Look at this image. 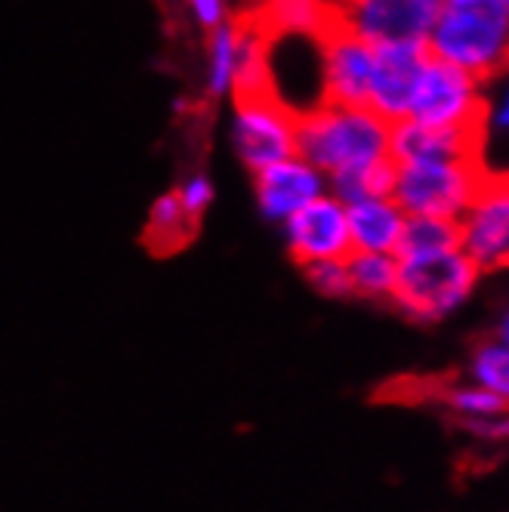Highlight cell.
Returning <instances> with one entry per match:
<instances>
[{
    "instance_id": "cell-7",
    "label": "cell",
    "mask_w": 509,
    "mask_h": 512,
    "mask_svg": "<svg viewBox=\"0 0 509 512\" xmlns=\"http://www.w3.org/2000/svg\"><path fill=\"white\" fill-rule=\"evenodd\" d=\"M460 247L482 272L509 269V170H488L482 189L457 219Z\"/></svg>"
},
{
    "instance_id": "cell-8",
    "label": "cell",
    "mask_w": 509,
    "mask_h": 512,
    "mask_svg": "<svg viewBox=\"0 0 509 512\" xmlns=\"http://www.w3.org/2000/svg\"><path fill=\"white\" fill-rule=\"evenodd\" d=\"M442 0H340L337 19L374 47L426 44Z\"/></svg>"
},
{
    "instance_id": "cell-11",
    "label": "cell",
    "mask_w": 509,
    "mask_h": 512,
    "mask_svg": "<svg viewBox=\"0 0 509 512\" xmlns=\"http://www.w3.org/2000/svg\"><path fill=\"white\" fill-rule=\"evenodd\" d=\"M426 62H429L426 44H383V47H377L371 90H368V108H374V112L389 124L405 121Z\"/></svg>"
},
{
    "instance_id": "cell-28",
    "label": "cell",
    "mask_w": 509,
    "mask_h": 512,
    "mask_svg": "<svg viewBox=\"0 0 509 512\" xmlns=\"http://www.w3.org/2000/svg\"><path fill=\"white\" fill-rule=\"evenodd\" d=\"M491 340H497L500 346H509V303H503V309H500L497 318H494Z\"/></svg>"
},
{
    "instance_id": "cell-27",
    "label": "cell",
    "mask_w": 509,
    "mask_h": 512,
    "mask_svg": "<svg viewBox=\"0 0 509 512\" xmlns=\"http://www.w3.org/2000/svg\"><path fill=\"white\" fill-rule=\"evenodd\" d=\"M466 432L488 445H509V411H500V414L488 417L485 423L469 426Z\"/></svg>"
},
{
    "instance_id": "cell-16",
    "label": "cell",
    "mask_w": 509,
    "mask_h": 512,
    "mask_svg": "<svg viewBox=\"0 0 509 512\" xmlns=\"http://www.w3.org/2000/svg\"><path fill=\"white\" fill-rule=\"evenodd\" d=\"M337 22V0H257L253 25L263 34H303L318 38Z\"/></svg>"
},
{
    "instance_id": "cell-15",
    "label": "cell",
    "mask_w": 509,
    "mask_h": 512,
    "mask_svg": "<svg viewBox=\"0 0 509 512\" xmlns=\"http://www.w3.org/2000/svg\"><path fill=\"white\" fill-rule=\"evenodd\" d=\"M346 216H349L352 250L398 253V244H402V235H405L408 213L395 204L392 195L352 201V204H346Z\"/></svg>"
},
{
    "instance_id": "cell-3",
    "label": "cell",
    "mask_w": 509,
    "mask_h": 512,
    "mask_svg": "<svg viewBox=\"0 0 509 512\" xmlns=\"http://www.w3.org/2000/svg\"><path fill=\"white\" fill-rule=\"evenodd\" d=\"M482 278L485 272L469 260L463 247L398 256V284L389 306L414 324H442L476 297Z\"/></svg>"
},
{
    "instance_id": "cell-20",
    "label": "cell",
    "mask_w": 509,
    "mask_h": 512,
    "mask_svg": "<svg viewBox=\"0 0 509 512\" xmlns=\"http://www.w3.org/2000/svg\"><path fill=\"white\" fill-rule=\"evenodd\" d=\"M442 405L463 429L485 423L488 417H494L500 411H509L488 389H482L479 383H472V380H457V383L445 386L442 389Z\"/></svg>"
},
{
    "instance_id": "cell-18",
    "label": "cell",
    "mask_w": 509,
    "mask_h": 512,
    "mask_svg": "<svg viewBox=\"0 0 509 512\" xmlns=\"http://www.w3.org/2000/svg\"><path fill=\"white\" fill-rule=\"evenodd\" d=\"M198 226L201 223H195V219L183 210L176 192H167L149 210V223H145V244H149V250L158 253V256L179 253L198 235Z\"/></svg>"
},
{
    "instance_id": "cell-17",
    "label": "cell",
    "mask_w": 509,
    "mask_h": 512,
    "mask_svg": "<svg viewBox=\"0 0 509 512\" xmlns=\"http://www.w3.org/2000/svg\"><path fill=\"white\" fill-rule=\"evenodd\" d=\"M349 287L355 300L365 303H392L398 284V256L395 253H368L352 250L346 256Z\"/></svg>"
},
{
    "instance_id": "cell-9",
    "label": "cell",
    "mask_w": 509,
    "mask_h": 512,
    "mask_svg": "<svg viewBox=\"0 0 509 512\" xmlns=\"http://www.w3.org/2000/svg\"><path fill=\"white\" fill-rule=\"evenodd\" d=\"M374 44L358 38L340 19L318 34L321 59V96L324 102L368 105L371 75H374Z\"/></svg>"
},
{
    "instance_id": "cell-5",
    "label": "cell",
    "mask_w": 509,
    "mask_h": 512,
    "mask_svg": "<svg viewBox=\"0 0 509 512\" xmlns=\"http://www.w3.org/2000/svg\"><path fill=\"white\" fill-rule=\"evenodd\" d=\"M485 93H488L485 81L472 78L469 71L451 62L429 56L405 121L482 136Z\"/></svg>"
},
{
    "instance_id": "cell-13",
    "label": "cell",
    "mask_w": 509,
    "mask_h": 512,
    "mask_svg": "<svg viewBox=\"0 0 509 512\" xmlns=\"http://www.w3.org/2000/svg\"><path fill=\"white\" fill-rule=\"evenodd\" d=\"M389 155H392V164L472 158V155H482V136L479 133L423 127L414 121H398V124H392Z\"/></svg>"
},
{
    "instance_id": "cell-23",
    "label": "cell",
    "mask_w": 509,
    "mask_h": 512,
    "mask_svg": "<svg viewBox=\"0 0 509 512\" xmlns=\"http://www.w3.org/2000/svg\"><path fill=\"white\" fill-rule=\"evenodd\" d=\"M500 145H509V71L488 84L482 115V155Z\"/></svg>"
},
{
    "instance_id": "cell-6",
    "label": "cell",
    "mask_w": 509,
    "mask_h": 512,
    "mask_svg": "<svg viewBox=\"0 0 509 512\" xmlns=\"http://www.w3.org/2000/svg\"><path fill=\"white\" fill-rule=\"evenodd\" d=\"M297 121L300 115L272 90L235 93L232 145L238 161L250 173H260L269 164L297 155Z\"/></svg>"
},
{
    "instance_id": "cell-29",
    "label": "cell",
    "mask_w": 509,
    "mask_h": 512,
    "mask_svg": "<svg viewBox=\"0 0 509 512\" xmlns=\"http://www.w3.org/2000/svg\"><path fill=\"white\" fill-rule=\"evenodd\" d=\"M500 4H503V7H506V10H509V0H500Z\"/></svg>"
},
{
    "instance_id": "cell-22",
    "label": "cell",
    "mask_w": 509,
    "mask_h": 512,
    "mask_svg": "<svg viewBox=\"0 0 509 512\" xmlns=\"http://www.w3.org/2000/svg\"><path fill=\"white\" fill-rule=\"evenodd\" d=\"M392 170H395V164L383 161V164H374V167H365V170H352V173L334 176V179H327V192H331L334 198H340L343 204H352V201H361V198L389 195Z\"/></svg>"
},
{
    "instance_id": "cell-1",
    "label": "cell",
    "mask_w": 509,
    "mask_h": 512,
    "mask_svg": "<svg viewBox=\"0 0 509 512\" xmlns=\"http://www.w3.org/2000/svg\"><path fill=\"white\" fill-rule=\"evenodd\" d=\"M389 142L392 124L368 105L318 102L297 121V155L327 179L392 161Z\"/></svg>"
},
{
    "instance_id": "cell-30",
    "label": "cell",
    "mask_w": 509,
    "mask_h": 512,
    "mask_svg": "<svg viewBox=\"0 0 509 512\" xmlns=\"http://www.w3.org/2000/svg\"><path fill=\"white\" fill-rule=\"evenodd\" d=\"M337 4H340V0H337Z\"/></svg>"
},
{
    "instance_id": "cell-26",
    "label": "cell",
    "mask_w": 509,
    "mask_h": 512,
    "mask_svg": "<svg viewBox=\"0 0 509 512\" xmlns=\"http://www.w3.org/2000/svg\"><path fill=\"white\" fill-rule=\"evenodd\" d=\"M186 4V13L189 19L204 28V31H213L216 25H223L229 16V0H183Z\"/></svg>"
},
{
    "instance_id": "cell-4",
    "label": "cell",
    "mask_w": 509,
    "mask_h": 512,
    "mask_svg": "<svg viewBox=\"0 0 509 512\" xmlns=\"http://www.w3.org/2000/svg\"><path fill=\"white\" fill-rule=\"evenodd\" d=\"M485 176L488 167L482 155L395 164L389 195L408 216H435L457 223L482 189Z\"/></svg>"
},
{
    "instance_id": "cell-10",
    "label": "cell",
    "mask_w": 509,
    "mask_h": 512,
    "mask_svg": "<svg viewBox=\"0 0 509 512\" xmlns=\"http://www.w3.org/2000/svg\"><path fill=\"white\" fill-rule=\"evenodd\" d=\"M287 250L300 269L315 263H337L352 253L346 204L331 192L306 204L281 226Z\"/></svg>"
},
{
    "instance_id": "cell-12",
    "label": "cell",
    "mask_w": 509,
    "mask_h": 512,
    "mask_svg": "<svg viewBox=\"0 0 509 512\" xmlns=\"http://www.w3.org/2000/svg\"><path fill=\"white\" fill-rule=\"evenodd\" d=\"M253 192H257V207L269 223L284 226L306 204L327 195V176L306 158L290 155L253 173Z\"/></svg>"
},
{
    "instance_id": "cell-2",
    "label": "cell",
    "mask_w": 509,
    "mask_h": 512,
    "mask_svg": "<svg viewBox=\"0 0 509 512\" xmlns=\"http://www.w3.org/2000/svg\"><path fill=\"white\" fill-rule=\"evenodd\" d=\"M426 50L491 84L509 71V10L500 0H442Z\"/></svg>"
},
{
    "instance_id": "cell-21",
    "label": "cell",
    "mask_w": 509,
    "mask_h": 512,
    "mask_svg": "<svg viewBox=\"0 0 509 512\" xmlns=\"http://www.w3.org/2000/svg\"><path fill=\"white\" fill-rule=\"evenodd\" d=\"M451 247H460L457 223H451V219H435V216H408L405 235L395 256H423V253H439Z\"/></svg>"
},
{
    "instance_id": "cell-25",
    "label": "cell",
    "mask_w": 509,
    "mask_h": 512,
    "mask_svg": "<svg viewBox=\"0 0 509 512\" xmlns=\"http://www.w3.org/2000/svg\"><path fill=\"white\" fill-rule=\"evenodd\" d=\"M176 198H179V204H183V210L195 219V223H201V216L213 204V182L204 173H195L176 189Z\"/></svg>"
},
{
    "instance_id": "cell-14",
    "label": "cell",
    "mask_w": 509,
    "mask_h": 512,
    "mask_svg": "<svg viewBox=\"0 0 509 512\" xmlns=\"http://www.w3.org/2000/svg\"><path fill=\"white\" fill-rule=\"evenodd\" d=\"M207 41V68H204V93L210 99H223L232 96L238 75L244 68V59L257 41L260 28L250 19H226L223 25H216Z\"/></svg>"
},
{
    "instance_id": "cell-24",
    "label": "cell",
    "mask_w": 509,
    "mask_h": 512,
    "mask_svg": "<svg viewBox=\"0 0 509 512\" xmlns=\"http://www.w3.org/2000/svg\"><path fill=\"white\" fill-rule=\"evenodd\" d=\"M306 281L315 294H321L324 300H349L352 287H349V272H346V260L337 263H315L306 266Z\"/></svg>"
},
{
    "instance_id": "cell-19",
    "label": "cell",
    "mask_w": 509,
    "mask_h": 512,
    "mask_svg": "<svg viewBox=\"0 0 509 512\" xmlns=\"http://www.w3.org/2000/svg\"><path fill=\"white\" fill-rule=\"evenodd\" d=\"M466 380L488 389L503 408H509V346L485 337L476 343L466 361Z\"/></svg>"
}]
</instances>
